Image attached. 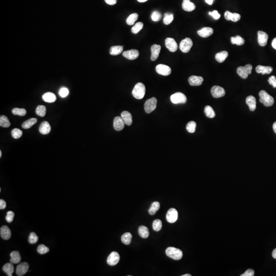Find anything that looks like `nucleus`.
<instances>
[{
	"label": "nucleus",
	"mask_w": 276,
	"mask_h": 276,
	"mask_svg": "<svg viewBox=\"0 0 276 276\" xmlns=\"http://www.w3.org/2000/svg\"><path fill=\"white\" fill-rule=\"evenodd\" d=\"M138 2H140V3H143V2H145L148 1V0H137Z\"/></svg>",
	"instance_id": "obj_61"
},
{
	"label": "nucleus",
	"mask_w": 276,
	"mask_h": 276,
	"mask_svg": "<svg viewBox=\"0 0 276 276\" xmlns=\"http://www.w3.org/2000/svg\"><path fill=\"white\" fill-rule=\"evenodd\" d=\"M268 36L266 32L259 31L258 32V41L259 45L264 47L265 46L268 41Z\"/></svg>",
	"instance_id": "obj_14"
},
{
	"label": "nucleus",
	"mask_w": 276,
	"mask_h": 276,
	"mask_svg": "<svg viewBox=\"0 0 276 276\" xmlns=\"http://www.w3.org/2000/svg\"><path fill=\"white\" fill-rule=\"evenodd\" d=\"M11 123L8 118L4 115H1L0 117V126L2 127H9Z\"/></svg>",
	"instance_id": "obj_35"
},
{
	"label": "nucleus",
	"mask_w": 276,
	"mask_h": 276,
	"mask_svg": "<svg viewBox=\"0 0 276 276\" xmlns=\"http://www.w3.org/2000/svg\"><path fill=\"white\" fill-rule=\"evenodd\" d=\"M132 238V235L129 232L125 233L121 236V241L124 245H129L131 243Z\"/></svg>",
	"instance_id": "obj_33"
},
{
	"label": "nucleus",
	"mask_w": 276,
	"mask_h": 276,
	"mask_svg": "<svg viewBox=\"0 0 276 276\" xmlns=\"http://www.w3.org/2000/svg\"><path fill=\"white\" fill-rule=\"evenodd\" d=\"M120 260V256L116 252H112L107 259V263L110 266H114L118 263Z\"/></svg>",
	"instance_id": "obj_9"
},
{
	"label": "nucleus",
	"mask_w": 276,
	"mask_h": 276,
	"mask_svg": "<svg viewBox=\"0 0 276 276\" xmlns=\"http://www.w3.org/2000/svg\"><path fill=\"white\" fill-rule=\"evenodd\" d=\"M252 65L248 64L244 67H239L237 70V73L243 79H247L248 75L252 73Z\"/></svg>",
	"instance_id": "obj_4"
},
{
	"label": "nucleus",
	"mask_w": 276,
	"mask_h": 276,
	"mask_svg": "<svg viewBox=\"0 0 276 276\" xmlns=\"http://www.w3.org/2000/svg\"><path fill=\"white\" fill-rule=\"evenodd\" d=\"M12 263H7L3 267V270L8 276H12L14 272V266Z\"/></svg>",
	"instance_id": "obj_29"
},
{
	"label": "nucleus",
	"mask_w": 276,
	"mask_h": 276,
	"mask_svg": "<svg viewBox=\"0 0 276 276\" xmlns=\"http://www.w3.org/2000/svg\"><path fill=\"white\" fill-rule=\"evenodd\" d=\"M181 276H191V275L190 274H185L182 275Z\"/></svg>",
	"instance_id": "obj_62"
},
{
	"label": "nucleus",
	"mask_w": 276,
	"mask_h": 276,
	"mask_svg": "<svg viewBox=\"0 0 276 276\" xmlns=\"http://www.w3.org/2000/svg\"><path fill=\"white\" fill-rule=\"evenodd\" d=\"M37 119L36 118H31L24 122L22 124V127L24 129H28L37 122Z\"/></svg>",
	"instance_id": "obj_36"
},
{
	"label": "nucleus",
	"mask_w": 276,
	"mask_h": 276,
	"mask_svg": "<svg viewBox=\"0 0 276 276\" xmlns=\"http://www.w3.org/2000/svg\"><path fill=\"white\" fill-rule=\"evenodd\" d=\"M36 112L38 116L43 117L46 114V107L44 105H38L36 109Z\"/></svg>",
	"instance_id": "obj_40"
},
{
	"label": "nucleus",
	"mask_w": 276,
	"mask_h": 276,
	"mask_svg": "<svg viewBox=\"0 0 276 276\" xmlns=\"http://www.w3.org/2000/svg\"><path fill=\"white\" fill-rule=\"evenodd\" d=\"M193 46V41L191 38H186L182 40L179 44V49L183 53H188L189 52Z\"/></svg>",
	"instance_id": "obj_6"
},
{
	"label": "nucleus",
	"mask_w": 276,
	"mask_h": 276,
	"mask_svg": "<svg viewBox=\"0 0 276 276\" xmlns=\"http://www.w3.org/2000/svg\"><path fill=\"white\" fill-rule=\"evenodd\" d=\"M166 254L168 257L176 260L181 259L183 257V252L181 250L174 247H169L166 250Z\"/></svg>",
	"instance_id": "obj_3"
},
{
	"label": "nucleus",
	"mask_w": 276,
	"mask_h": 276,
	"mask_svg": "<svg viewBox=\"0 0 276 276\" xmlns=\"http://www.w3.org/2000/svg\"><path fill=\"white\" fill-rule=\"evenodd\" d=\"M225 18L228 21H232L233 22H237L240 20L241 16L237 13H231L229 11H226L225 13Z\"/></svg>",
	"instance_id": "obj_18"
},
{
	"label": "nucleus",
	"mask_w": 276,
	"mask_h": 276,
	"mask_svg": "<svg viewBox=\"0 0 276 276\" xmlns=\"http://www.w3.org/2000/svg\"><path fill=\"white\" fill-rule=\"evenodd\" d=\"M178 218V212L176 209L171 208L168 211L166 214V219L168 223H175Z\"/></svg>",
	"instance_id": "obj_10"
},
{
	"label": "nucleus",
	"mask_w": 276,
	"mask_h": 276,
	"mask_svg": "<svg viewBox=\"0 0 276 276\" xmlns=\"http://www.w3.org/2000/svg\"><path fill=\"white\" fill-rule=\"evenodd\" d=\"M162 223L160 219H156L152 223V228L155 231L158 232L162 229Z\"/></svg>",
	"instance_id": "obj_41"
},
{
	"label": "nucleus",
	"mask_w": 276,
	"mask_h": 276,
	"mask_svg": "<svg viewBox=\"0 0 276 276\" xmlns=\"http://www.w3.org/2000/svg\"><path fill=\"white\" fill-rule=\"evenodd\" d=\"M228 55H229V54L228 53V52L226 51H223L221 52L216 54L215 55V58L218 63H222L225 61L228 56Z\"/></svg>",
	"instance_id": "obj_31"
},
{
	"label": "nucleus",
	"mask_w": 276,
	"mask_h": 276,
	"mask_svg": "<svg viewBox=\"0 0 276 276\" xmlns=\"http://www.w3.org/2000/svg\"><path fill=\"white\" fill-rule=\"evenodd\" d=\"M38 252L40 254H45L49 252V248L43 245H40L38 247Z\"/></svg>",
	"instance_id": "obj_47"
},
{
	"label": "nucleus",
	"mask_w": 276,
	"mask_h": 276,
	"mask_svg": "<svg viewBox=\"0 0 276 276\" xmlns=\"http://www.w3.org/2000/svg\"><path fill=\"white\" fill-rule=\"evenodd\" d=\"M6 207V203L3 199H0V209H5Z\"/></svg>",
	"instance_id": "obj_55"
},
{
	"label": "nucleus",
	"mask_w": 276,
	"mask_h": 276,
	"mask_svg": "<svg viewBox=\"0 0 276 276\" xmlns=\"http://www.w3.org/2000/svg\"><path fill=\"white\" fill-rule=\"evenodd\" d=\"M211 94L213 97L218 98L220 97L224 96L225 94V89L222 87H219L218 85H215L212 87L211 89Z\"/></svg>",
	"instance_id": "obj_11"
},
{
	"label": "nucleus",
	"mask_w": 276,
	"mask_h": 276,
	"mask_svg": "<svg viewBox=\"0 0 276 276\" xmlns=\"http://www.w3.org/2000/svg\"><path fill=\"white\" fill-rule=\"evenodd\" d=\"M196 123L194 121H190L186 126V129L190 133L195 132Z\"/></svg>",
	"instance_id": "obj_43"
},
{
	"label": "nucleus",
	"mask_w": 276,
	"mask_h": 276,
	"mask_svg": "<svg viewBox=\"0 0 276 276\" xmlns=\"http://www.w3.org/2000/svg\"><path fill=\"white\" fill-rule=\"evenodd\" d=\"M170 100L174 104L185 103L187 101V97L183 93L178 92L171 96Z\"/></svg>",
	"instance_id": "obj_7"
},
{
	"label": "nucleus",
	"mask_w": 276,
	"mask_h": 276,
	"mask_svg": "<svg viewBox=\"0 0 276 276\" xmlns=\"http://www.w3.org/2000/svg\"><path fill=\"white\" fill-rule=\"evenodd\" d=\"M273 69L271 67L269 66H263V65H259L257 66L256 68V71L257 73H261L262 75L264 74H269L272 73Z\"/></svg>",
	"instance_id": "obj_23"
},
{
	"label": "nucleus",
	"mask_w": 276,
	"mask_h": 276,
	"mask_svg": "<svg viewBox=\"0 0 276 276\" xmlns=\"http://www.w3.org/2000/svg\"><path fill=\"white\" fill-rule=\"evenodd\" d=\"M139 52L137 50L132 49L124 51L123 56L129 60H134L139 57Z\"/></svg>",
	"instance_id": "obj_15"
},
{
	"label": "nucleus",
	"mask_w": 276,
	"mask_h": 276,
	"mask_svg": "<svg viewBox=\"0 0 276 276\" xmlns=\"http://www.w3.org/2000/svg\"><path fill=\"white\" fill-rule=\"evenodd\" d=\"M272 47L274 48L276 50V38H275L274 39L272 40Z\"/></svg>",
	"instance_id": "obj_57"
},
{
	"label": "nucleus",
	"mask_w": 276,
	"mask_h": 276,
	"mask_svg": "<svg viewBox=\"0 0 276 276\" xmlns=\"http://www.w3.org/2000/svg\"><path fill=\"white\" fill-rule=\"evenodd\" d=\"M123 50V46H112L110 49V53L112 55H118L122 53Z\"/></svg>",
	"instance_id": "obj_32"
},
{
	"label": "nucleus",
	"mask_w": 276,
	"mask_h": 276,
	"mask_svg": "<svg viewBox=\"0 0 276 276\" xmlns=\"http://www.w3.org/2000/svg\"><path fill=\"white\" fill-rule=\"evenodd\" d=\"M39 131L43 134H47L51 131V126L47 121H44L40 125Z\"/></svg>",
	"instance_id": "obj_25"
},
{
	"label": "nucleus",
	"mask_w": 276,
	"mask_h": 276,
	"mask_svg": "<svg viewBox=\"0 0 276 276\" xmlns=\"http://www.w3.org/2000/svg\"><path fill=\"white\" fill-rule=\"evenodd\" d=\"M182 8L186 11H192L196 8L195 4L190 2V0H183L182 4Z\"/></svg>",
	"instance_id": "obj_24"
},
{
	"label": "nucleus",
	"mask_w": 276,
	"mask_h": 276,
	"mask_svg": "<svg viewBox=\"0 0 276 276\" xmlns=\"http://www.w3.org/2000/svg\"><path fill=\"white\" fill-rule=\"evenodd\" d=\"M139 234L143 238H147L149 235V232L148 228L144 225H141L139 228Z\"/></svg>",
	"instance_id": "obj_30"
},
{
	"label": "nucleus",
	"mask_w": 276,
	"mask_h": 276,
	"mask_svg": "<svg viewBox=\"0 0 276 276\" xmlns=\"http://www.w3.org/2000/svg\"><path fill=\"white\" fill-rule=\"evenodd\" d=\"M146 88L143 83H139L135 85L132 90V96L137 99H141L145 94Z\"/></svg>",
	"instance_id": "obj_2"
},
{
	"label": "nucleus",
	"mask_w": 276,
	"mask_h": 276,
	"mask_svg": "<svg viewBox=\"0 0 276 276\" xmlns=\"http://www.w3.org/2000/svg\"><path fill=\"white\" fill-rule=\"evenodd\" d=\"M231 43L232 44H236L237 45H243L245 43V40L240 36H236V37H232L231 38Z\"/></svg>",
	"instance_id": "obj_38"
},
{
	"label": "nucleus",
	"mask_w": 276,
	"mask_h": 276,
	"mask_svg": "<svg viewBox=\"0 0 276 276\" xmlns=\"http://www.w3.org/2000/svg\"><path fill=\"white\" fill-rule=\"evenodd\" d=\"M246 103L251 111H254L256 109V100L254 97L253 96L247 97Z\"/></svg>",
	"instance_id": "obj_26"
},
{
	"label": "nucleus",
	"mask_w": 276,
	"mask_h": 276,
	"mask_svg": "<svg viewBox=\"0 0 276 276\" xmlns=\"http://www.w3.org/2000/svg\"><path fill=\"white\" fill-rule=\"evenodd\" d=\"M272 128H273V129H274V131L275 132L276 134V121L273 124Z\"/></svg>",
	"instance_id": "obj_60"
},
{
	"label": "nucleus",
	"mask_w": 276,
	"mask_h": 276,
	"mask_svg": "<svg viewBox=\"0 0 276 276\" xmlns=\"http://www.w3.org/2000/svg\"><path fill=\"white\" fill-rule=\"evenodd\" d=\"M69 90L65 87H61V89L59 90V95L62 98L66 97L68 95H69Z\"/></svg>",
	"instance_id": "obj_50"
},
{
	"label": "nucleus",
	"mask_w": 276,
	"mask_h": 276,
	"mask_svg": "<svg viewBox=\"0 0 276 276\" xmlns=\"http://www.w3.org/2000/svg\"><path fill=\"white\" fill-rule=\"evenodd\" d=\"M268 82L273 87L276 88V78L275 76H272L268 78Z\"/></svg>",
	"instance_id": "obj_52"
},
{
	"label": "nucleus",
	"mask_w": 276,
	"mask_h": 276,
	"mask_svg": "<svg viewBox=\"0 0 276 276\" xmlns=\"http://www.w3.org/2000/svg\"><path fill=\"white\" fill-rule=\"evenodd\" d=\"M156 72L160 75L168 76L171 73V69L168 65L160 64L156 65Z\"/></svg>",
	"instance_id": "obj_8"
},
{
	"label": "nucleus",
	"mask_w": 276,
	"mask_h": 276,
	"mask_svg": "<svg viewBox=\"0 0 276 276\" xmlns=\"http://www.w3.org/2000/svg\"><path fill=\"white\" fill-rule=\"evenodd\" d=\"M38 237L36 233L31 232L28 238V241L32 245L35 244L36 243H38Z\"/></svg>",
	"instance_id": "obj_46"
},
{
	"label": "nucleus",
	"mask_w": 276,
	"mask_h": 276,
	"mask_svg": "<svg viewBox=\"0 0 276 276\" xmlns=\"http://www.w3.org/2000/svg\"><path fill=\"white\" fill-rule=\"evenodd\" d=\"M188 81L190 85L192 86H199L203 83V79L201 76H191L189 78Z\"/></svg>",
	"instance_id": "obj_20"
},
{
	"label": "nucleus",
	"mask_w": 276,
	"mask_h": 276,
	"mask_svg": "<svg viewBox=\"0 0 276 276\" xmlns=\"http://www.w3.org/2000/svg\"><path fill=\"white\" fill-rule=\"evenodd\" d=\"M160 204L158 201H154L152 203V206L148 210L150 215H154L160 208Z\"/></svg>",
	"instance_id": "obj_34"
},
{
	"label": "nucleus",
	"mask_w": 276,
	"mask_h": 276,
	"mask_svg": "<svg viewBox=\"0 0 276 276\" xmlns=\"http://www.w3.org/2000/svg\"><path fill=\"white\" fill-rule=\"evenodd\" d=\"M29 265L27 262H23L17 266L16 274L18 276H24L27 272Z\"/></svg>",
	"instance_id": "obj_13"
},
{
	"label": "nucleus",
	"mask_w": 276,
	"mask_h": 276,
	"mask_svg": "<svg viewBox=\"0 0 276 276\" xmlns=\"http://www.w3.org/2000/svg\"><path fill=\"white\" fill-rule=\"evenodd\" d=\"M105 2L107 4L110 5H113L115 4H116L117 0H105Z\"/></svg>",
	"instance_id": "obj_56"
},
{
	"label": "nucleus",
	"mask_w": 276,
	"mask_h": 276,
	"mask_svg": "<svg viewBox=\"0 0 276 276\" xmlns=\"http://www.w3.org/2000/svg\"><path fill=\"white\" fill-rule=\"evenodd\" d=\"M174 20V15L171 14H165L164 16V20H163V23L165 25H169L170 24L172 21Z\"/></svg>",
	"instance_id": "obj_45"
},
{
	"label": "nucleus",
	"mask_w": 276,
	"mask_h": 276,
	"mask_svg": "<svg viewBox=\"0 0 276 276\" xmlns=\"http://www.w3.org/2000/svg\"><path fill=\"white\" fill-rule=\"evenodd\" d=\"M206 116L209 118H213L215 116V113L212 107L207 105L205 108Z\"/></svg>",
	"instance_id": "obj_39"
},
{
	"label": "nucleus",
	"mask_w": 276,
	"mask_h": 276,
	"mask_svg": "<svg viewBox=\"0 0 276 276\" xmlns=\"http://www.w3.org/2000/svg\"><path fill=\"white\" fill-rule=\"evenodd\" d=\"M23 132L21 130L18 128H14L11 131V135L14 139H18L22 137Z\"/></svg>",
	"instance_id": "obj_48"
},
{
	"label": "nucleus",
	"mask_w": 276,
	"mask_h": 276,
	"mask_svg": "<svg viewBox=\"0 0 276 276\" xmlns=\"http://www.w3.org/2000/svg\"><path fill=\"white\" fill-rule=\"evenodd\" d=\"M121 117L124 121L125 124L127 125L130 126L132 124V116L130 112L127 111H123L121 114Z\"/></svg>",
	"instance_id": "obj_22"
},
{
	"label": "nucleus",
	"mask_w": 276,
	"mask_h": 276,
	"mask_svg": "<svg viewBox=\"0 0 276 276\" xmlns=\"http://www.w3.org/2000/svg\"><path fill=\"white\" fill-rule=\"evenodd\" d=\"M143 27V24L142 22H138L132 28V32L133 33L137 34Z\"/></svg>",
	"instance_id": "obj_44"
},
{
	"label": "nucleus",
	"mask_w": 276,
	"mask_h": 276,
	"mask_svg": "<svg viewBox=\"0 0 276 276\" xmlns=\"http://www.w3.org/2000/svg\"><path fill=\"white\" fill-rule=\"evenodd\" d=\"M125 123L120 117H116L114 120V128L116 131H121L124 128Z\"/></svg>",
	"instance_id": "obj_16"
},
{
	"label": "nucleus",
	"mask_w": 276,
	"mask_h": 276,
	"mask_svg": "<svg viewBox=\"0 0 276 276\" xmlns=\"http://www.w3.org/2000/svg\"><path fill=\"white\" fill-rule=\"evenodd\" d=\"M10 261L13 264H18L21 261V257L18 251H13L10 253Z\"/></svg>",
	"instance_id": "obj_27"
},
{
	"label": "nucleus",
	"mask_w": 276,
	"mask_h": 276,
	"mask_svg": "<svg viewBox=\"0 0 276 276\" xmlns=\"http://www.w3.org/2000/svg\"><path fill=\"white\" fill-rule=\"evenodd\" d=\"M272 256L274 258L276 259V248L272 251Z\"/></svg>",
	"instance_id": "obj_59"
},
{
	"label": "nucleus",
	"mask_w": 276,
	"mask_h": 276,
	"mask_svg": "<svg viewBox=\"0 0 276 276\" xmlns=\"http://www.w3.org/2000/svg\"><path fill=\"white\" fill-rule=\"evenodd\" d=\"M151 18H152V20L154 22H158L161 18V14L160 12H158L157 11H154L152 12Z\"/></svg>",
	"instance_id": "obj_49"
},
{
	"label": "nucleus",
	"mask_w": 276,
	"mask_h": 276,
	"mask_svg": "<svg viewBox=\"0 0 276 276\" xmlns=\"http://www.w3.org/2000/svg\"><path fill=\"white\" fill-rule=\"evenodd\" d=\"M197 33L202 38H208L213 33V29L212 28L204 27L197 31Z\"/></svg>",
	"instance_id": "obj_21"
},
{
	"label": "nucleus",
	"mask_w": 276,
	"mask_h": 276,
	"mask_svg": "<svg viewBox=\"0 0 276 276\" xmlns=\"http://www.w3.org/2000/svg\"><path fill=\"white\" fill-rule=\"evenodd\" d=\"M14 213L11 211H8L6 216V220L8 223H11L14 220Z\"/></svg>",
	"instance_id": "obj_51"
},
{
	"label": "nucleus",
	"mask_w": 276,
	"mask_h": 276,
	"mask_svg": "<svg viewBox=\"0 0 276 276\" xmlns=\"http://www.w3.org/2000/svg\"><path fill=\"white\" fill-rule=\"evenodd\" d=\"M138 14L136 13L130 14L126 19V23L128 25H133L135 22L138 19Z\"/></svg>",
	"instance_id": "obj_37"
},
{
	"label": "nucleus",
	"mask_w": 276,
	"mask_h": 276,
	"mask_svg": "<svg viewBox=\"0 0 276 276\" xmlns=\"http://www.w3.org/2000/svg\"><path fill=\"white\" fill-rule=\"evenodd\" d=\"M157 100L155 97L148 99L144 104V110L146 113L149 114L153 112L156 107Z\"/></svg>",
	"instance_id": "obj_5"
},
{
	"label": "nucleus",
	"mask_w": 276,
	"mask_h": 276,
	"mask_svg": "<svg viewBox=\"0 0 276 276\" xmlns=\"http://www.w3.org/2000/svg\"><path fill=\"white\" fill-rule=\"evenodd\" d=\"M254 276V271L251 269H248L244 272L241 276Z\"/></svg>",
	"instance_id": "obj_54"
},
{
	"label": "nucleus",
	"mask_w": 276,
	"mask_h": 276,
	"mask_svg": "<svg viewBox=\"0 0 276 276\" xmlns=\"http://www.w3.org/2000/svg\"><path fill=\"white\" fill-rule=\"evenodd\" d=\"M209 14L212 16L215 20H218L221 17L220 14L218 12L217 10H214L212 12H209Z\"/></svg>",
	"instance_id": "obj_53"
},
{
	"label": "nucleus",
	"mask_w": 276,
	"mask_h": 276,
	"mask_svg": "<svg viewBox=\"0 0 276 276\" xmlns=\"http://www.w3.org/2000/svg\"><path fill=\"white\" fill-rule=\"evenodd\" d=\"M165 46L169 51L171 52H174L178 50V44L174 39L172 38H167L166 39Z\"/></svg>",
	"instance_id": "obj_12"
},
{
	"label": "nucleus",
	"mask_w": 276,
	"mask_h": 276,
	"mask_svg": "<svg viewBox=\"0 0 276 276\" xmlns=\"http://www.w3.org/2000/svg\"><path fill=\"white\" fill-rule=\"evenodd\" d=\"M259 100L261 103H263L264 106L266 107H270L272 106L274 103V99L269 95L266 91L264 90L261 91L259 93Z\"/></svg>",
	"instance_id": "obj_1"
},
{
	"label": "nucleus",
	"mask_w": 276,
	"mask_h": 276,
	"mask_svg": "<svg viewBox=\"0 0 276 276\" xmlns=\"http://www.w3.org/2000/svg\"><path fill=\"white\" fill-rule=\"evenodd\" d=\"M42 98L46 102L53 103L56 100V97L54 93L51 92L45 93L43 95Z\"/></svg>",
	"instance_id": "obj_28"
},
{
	"label": "nucleus",
	"mask_w": 276,
	"mask_h": 276,
	"mask_svg": "<svg viewBox=\"0 0 276 276\" xmlns=\"http://www.w3.org/2000/svg\"><path fill=\"white\" fill-rule=\"evenodd\" d=\"M12 112L14 115H18L20 116H24L26 115V110L24 109H19V108H14L12 110Z\"/></svg>",
	"instance_id": "obj_42"
},
{
	"label": "nucleus",
	"mask_w": 276,
	"mask_h": 276,
	"mask_svg": "<svg viewBox=\"0 0 276 276\" xmlns=\"http://www.w3.org/2000/svg\"><path fill=\"white\" fill-rule=\"evenodd\" d=\"M0 235L2 239L4 240H8L11 236V232L7 226L4 225L1 228Z\"/></svg>",
	"instance_id": "obj_19"
},
{
	"label": "nucleus",
	"mask_w": 276,
	"mask_h": 276,
	"mask_svg": "<svg viewBox=\"0 0 276 276\" xmlns=\"http://www.w3.org/2000/svg\"><path fill=\"white\" fill-rule=\"evenodd\" d=\"M161 46L156 44H154L152 45L151 47V51H152V55H151V59L152 61H155L158 59L160 51H161Z\"/></svg>",
	"instance_id": "obj_17"
},
{
	"label": "nucleus",
	"mask_w": 276,
	"mask_h": 276,
	"mask_svg": "<svg viewBox=\"0 0 276 276\" xmlns=\"http://www.w3.org/2000/svg\"><path fill=\"white\" fill-rule=\"evenodd\" d=\"M213 1L214 0H205L206 2L207 3V4H209L210 5H211L213 4Z\"/></svg>",
	"instance_id": "obj_58"
},
{
	"label": "nucleus",
	"mask_w": 276,
	"mask_h": 276,
	"mask_svg": "<svg viewBox=\"0 0 276 276\" xmlns=\"http://www.w3.org/2000/svg\"><path fill=\"white\" fill-rule=\"evenodd\" d=\"M1 156H2V152H1V151H0V158H1Z\"/></svg>",
	"instance_id": "obj_63"
}]
</instances>
